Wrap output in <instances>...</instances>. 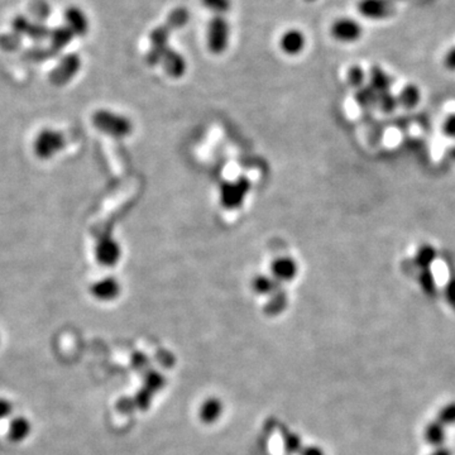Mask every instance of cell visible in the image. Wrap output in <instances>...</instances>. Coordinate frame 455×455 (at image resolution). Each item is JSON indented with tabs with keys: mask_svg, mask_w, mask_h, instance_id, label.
I'll return each mask as SVG.
<instances>
[{
	"mask_svg": "<svg viewBox=\"0 0 455 455\" xmlns=\"http://www.w3.org/2000/svg\"><path fill=\"white\" fill-rule=\"evenodd\" d=\"M377 104L381 106V109L383 112L391 113L399 104V100H397V98H395L390 91H387V92L379 95V103Z\"/></svg>",
	"mask_w": 455,
	"mask_h": 455,
	"instance_id": "cell-22",
	"label": "cell"
},
{
	"mask_svg": "<svg viewBox=\"0 0 455 455\" xmlns=\"http://www.w3.org/2000/svg\"><path fill=\"white\" fill-rule=\"evenodd\" d=\"M420 98L421 94L419 88L416 85L408 84L401 90L397 100L401 106H405L407 109H413L419 104Z\"/></svg>",
	"mask_w": 455,
	"mask_h": 455,
	"instance_id": "cell-15",
	"label": "cell"
},
{
	"mask_svg": "<svg viewBox=\"0 0 455 455\" xmlns=\"http://www.w3.org/2000/svg\"><path fill=\"white\" fill-rule=\"evenodd\" d=\"M442 131L444 133L452 137V138H455V114L448 117L445 122H444V126H442Z\"/></svg>",
	"mask_w": 455,
	"mask_h": 455,
	"instance_id": "cell-26",
	"label": "cell"
},
{
	"mask_svg": "<svg viewBox=\"0 0 455 455\" xmlns=\"http://www.w3.org/2000/svg\"><path fill=\"white\" fill-rule=\"evenodd\" d=\"M254 288L259 294H266L272 288V281L266 276H259L254 280Z\"/></svg>",
	"mask_w": 455,
	"mask_h": 455,
	"instance_id": "cell-25",
	"label": "cell"
},
{
	"mask_svg": "<svg viewBox=\"0 0 455 455\" xmlns=\"http://www.w3.org/2000/svg\"><path fill=\"white\" fill-rule=\"evenodd\" d=\"M370 81H371L370 86L379 95L390 91V88L392 85L391 77L388 76L385 71L379 69V67H373L372 69L371 75H370Z\"/></svg>",
	"mask_w": 455,
	"mask_h": 455,
	"instance_id": "cell-14",
	"label": "cell"
},
{
	"mask_svg": "<svg viewBox=\"0 0 455 455\" xmlns=\"http://www.w3.org/2000/svg\"><path fill=\"white\" fill-rule=\"evenodd\" d=\"M330 33L339 42L351 43L362 37L363 29L356 19L339 18L331 24Z\"/></svg>",
	"mask_w": 455,
	"mask_h": 455,
	"instance_id": "cell-5",
	"label": "cell"
},
{
	"mask_svg": "<svg viewBox=\"0 0 455 455\" xmlns=\"http://www.w3.org/2000/svg\"><path fill=\"white\" fill-rule=\"evenodd\" d=\"M449 154H450V157H452V158H453V160H454L455 161V147L452 148V149H450V152H449Z\"/></svg>",
	"mask_w": 455,
	"mask_h": 455,
	"instance_id": "cell-29",
	"label": "cell"
},
{
	"mask_svg": "<svg viewBox=\"0 0 455 455\" xmlns=\"http://www.w3.org/2000/svg\"><path fill=\"white\" fill-rule=\"evenodd\" d=\"M306 1H315V0H306Z\"/></svg>",
	"mask_w": 455,
	"mask_h": 455,
	"instance_id": "cell-31",
	"label": "cell"
},
{
	"mask_svg": "<svg viewBox=\"0 0 455 455\" xmlns=\"http://www.w3.org/2000/svg\"><path fill=\"white\" fill-rule=\"evenodd\" d=\"M305 43H306L305 35L297 29H288V32H285L283 35H281V49H282V52H285L290 56L299 55L302 49H305Z\"/></svg>",
	"mask_w": 455,
	"mask_h": 455,
	"instance_id": "cell-11",
	"label": "cell"
},
{
	"mask_svg": "<svg viewBox=\"0 0 455 455\" xmlns=\"http://www.w3.org/2000/svg\"><path fill=\"white\" fill-rule=\"evenodd\" d=\"M171 29L167 26H160L151 32V44L152 49L148 52L147 60L151 65H157L162 61L163 53L168 49V40Z\"/></svg>",
	"mask_w": 455,
	"mask_h": 455,
	"instance_id": "cell-6",
	"label": "cell"
},
{
	"mask_svg": "<svg viewBox=\"0 0 455 455\" xmlns=\"http://www.w3.org/2000/svg\"><path fill=\"white\" fill-rule=\"evenodd\" d=\"M435 258H436V251H435L434 247H431L430 245H421L416 252L415 263H416V266L420 267L421 270H429Z\"/></svg>",
	"mask_w": 455,
	"mask_h": 455,
	"instance_id": "cell-17",
	"label": "cell"
},
{
	"mask_svg": "<svg viewBox=\"0 0 455 455\" xmlns=\"http://www.w3.org/2000/svg\"><path fill=\"white\" fill-rule=\"evenodd\" d=\"M65 146V138L61 133L51 129H44L37 135L35 142V152L40 158L49 160L52 156L61 151Z\"/></svg>",
	"mask_w": 455,
	"mask_h": 455,
	"instance_id": "cell-3",
	"label": "cell"
},
{
	"mask_svg": "<svg viewBox=\"0 0 455 455\" xmlns=\"http://www.w3.org/2000/svg\"><path fill=\"white\" fill-rule=\"evenodd\" d=\"M420 285L427 294L433 295L436 291V282H435L434 274L431 273L430 268L421 271Z\"/></svg>",
	"mask_w": 455,
	"mask_h": 455,
	"instance_id": "cell-21",
	"label": "cell"
},
{
	"mask_svg": "<svg viewBox=\"0 0 455 455\" xmlns=\"http://www.w3.org/2000/svg\"><path fill=\"white\" fill-rule=\"evenodd\" d=\"M161 63L169 76H182L186 70V61L183 56L175 49H169V47L163 53Z\"/></svg>",
	"mask_w": 455,
	"mask_h": 455,
	"instance_id": "cell-12",
	"label": "cell"
},
{
	"mask_svg": "<svg viewBox=\"0 0 455 455\" xmlns=\"http://www.w3.org/2000/svg\"><path fill=\"white\" fill-rule=\"evenodd\" d=\"M248 183L245 180L225 185L222 190V201L229 208H237L245 200Z\"/></svg>",
	"mask_w": 455,
	"mask_h": 455,
	"instance_id": "cell-10",
	"label": "cell"
},
{
	"mask_svg": "<svg viewBox=\"0 0 455 455\" xmlns=\"http://www.w3.org/2000/svg\"><path fill=\"white\" fill-rule=\"evenodd\" d=\"M358 103L359 106H363L365 109L372 108L374 104L379 103V94L372 89L371 86H362L357 91Z\"/></svg>",
	"mask_w": 455,
	"mask_h": 455,
	"instance_id": "cell-18",
	"label": "cell"
},
{
	"mask_svg": "<svg viewBox=\"0 0 455 455\" xmlns=\"http://www.w3.org/2000/svg\"><path fill=\"white\" fill-rule=\"evenodd\" d=\"M273 277L280 281H291L297 274V265L290 257H280L272 262L271 266Z\"/></svg>",
	"mask_w": 455,
	"mask_h": 455,
	"instance_id": "cell-13",
	"label": "cell"
},
{
	"mask_svg": "<svg viewBox=\"0 0 455 455\" xmlns=\"http://www.w3.org/2000/svg\"><path fill=\"white\" fill-rule=\"evenodd\" d=\"M364 80H365V74L359 66L350 67L349 71H348V81L353 88H357V89L362 88Z\"/></svg>",
	"mask_w": 455,
	"mask_h": 455,
	"instance_id": "cell-23",
	"label": "cell"
},
{
	"mask_svg": "<svg viewBox=\"0 0 455 455\" xmlns=\"http://www.w3.org/2000/svg\"><path fill=\"white\" fill-rule=\"evenodd\" d=\"M201 4L214 15H224L231 9V0H201Z\"/></svg>",
	"mask_w": 455,
	"mask_h": 455,
	"instance_id": "cell-19",
	"label": "cell"
},
{
	"mask_svg": "<svg viewBox=\"0 0 455 455\" xmlns=\"http://www.w3.org/2000/svg\"><path fill=\"white\" fill-rule=\"evenodd\" d=\"M220 411H222L220 404L215 399H210V401L205 402L201 406L200 415H201V419L204 421H214L219 416Z\"/></svg>",
	"mask_w": 455,
	"mask_h": 455,
	"instance_id": "cell-20",
	"label": "cell"
},
{
	"mask_svg": "<svg viewBox=\"0 0 455 455\" xmlns=\"http://www.w3.org/2000/svg\"><path fill=\"white\" fill-rule=\"evenodd\" d=\"M190 13L186 8L179 7L175 8L174 10L169 12L167 17V26L168 28L171 29H180L185 27L189 23Z\"/></svg>",
	"mask_w": 455,
	"mask_h": 455,
	"instance_id": "cell-16",
	"label": "cell"
},
{
	"mask_svg": "<svg viewBox=\"0 0 455 455\" xmlns=\"http://www.w3.org/2000/svg\"><path fill=\"white\" fill-rule=\"evenodd\" d=\"M393 1H404V0H393Z\"/></svg>",
	"mask_w": 455,
	"mask_h": 455,
	"instance_id": "cell-30",
	"label": "cell"
},
{
	"mask_svg": "<svg viewBox=\"0 0 455 455\" xmlns=\"http://www.w3.org/2000/svg\"><path fill=\"white\" fill-rule=\"evenodd\" d=\"M444 66L450 71H455V46L449 49L444 56Z\"/></svg>",
	"mask_w": 455,
	"mask_h": 455,
	"instance_id": "cell-27",
	"label": "cell"
},
{
	"mask_svg": "<svg viewBox=\"0 0 455 455\" xmlns=\"http://www.w3.org/2000/svg\"><path fill=\"white\" fill-rule=\"evenodd\" d=\"M445 292H447V297H448L450 305L455 308V277H452V279L448 281L447 288H445Z\"/></svg>",
	"mask_w": 455,
	"mask_h": 455,
	"instance_id": "cell-28",
	"label": "cell"
},
{
	"mask_svg": "<svg viewBox=\"0 0 455 455\" xmlns=\"http://www.w3.org/2000/svg\"><path fill=\"white\" fill-rule=\"evenodd\" d=\"M358 12L367 19L382 21L390 18L395 13L393 0H359L357 4Z\"/></svg>",
	"mask_w": 455,
	"mask_h": 455,
	"instance_id": "cell-4",
	"label": "cell"
},
{
	"mask_svg": "<svg viewBox=\"0 0 455 455\" xmlns=\"http://www.w3.org/2000/svg\"><path fill=\"white\" fill-rule=\"evenodd\" d=\"M208 47L211 53L220 55L223 53L231 37V27L225 19L224 15H214L208 24Z\"/></svg>",
	"mask_w": 455,
	"mask_h": 455,
	"instance_id": "cell-1",
	"label": "cell"
},
{
	"mask_svg": "<svg viewBox=\"0 0 455 455\" xmlns=\"http://www.w3.org/2000/svg\"><path fill=\"white\" fill-rule=\"evenodd\" d=\"M13 411H15L13 402L7 397H0V421L7 420L9 417H12Z\"/></svg>",
	"mask_w": 455,
	"mask_h": 455,
	"instance_id": "cell-24",
	"label": "cell"
},
{
	"mask_svg": "<svg viewBox=\"0 0 455 455\" xmlns=\"http://www.w3.org/2000/svg\"><path fill=\"white\" fill-rule=\"evenodd\" d=\"M97 258L100 265L114 266L120 258L119 245L112 237H103L97 245Z\"/></svg>",
	"mask_w": 455,
	"mask_h": 455,
	"instance_id": "cell-7",
	"label": "cell"
},
{
	"mask_svg": "<svg viewBox=\"0 0 455 455\" xmlns=\"http://www.w3.org/2000/svg\"><path fill=\"white\" fill-rule=\"evenodd\" d=\"M92 122L101 132L114 137H126V134L131 133L132 131V124L129 120L108 110H99L95 113Z\"/></svg>",
	"mask_w": 455,
	"mask_h": 455,
	"instance_id": "cell-2",
	"label": "cell"
},
{
	"mask_svg": "<svg viewBox=\"0 0 455 455\" xmlns=\"http://www.w3.org/2000/svg\"><path fill=\"white\" fill-rule=\"evenodd\" d=\"M90 292L100 301H113L120 294V285L114 277H106L99 280L90 288Z\"/></svg>",
	"mask_w": 455,
	"mask_h": 455,
	"instance_id": "cell-9",
	"label": "cell"
},
{
	"mask_svg": "<svg viewBox=\"0 0 455 455\" xmlns=\"http://www.w3.org/2000/svg\"><path fill=\"white\" fill-rule=\"evenodd\" d=\"M31 433H32V422L29 421L28 417L23 415L13 416L8 424V440L13 444H19L28 439Z\"/></svg>",
	"mask_w": 455,
	"mask_h": 455,
	"instance_id": "cell-8",
	"label": "cell"
}]
</instances>
